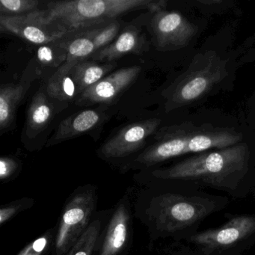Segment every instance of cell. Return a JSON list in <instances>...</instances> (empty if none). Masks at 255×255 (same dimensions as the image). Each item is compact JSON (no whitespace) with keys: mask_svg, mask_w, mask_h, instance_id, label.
Instances as JSON below:
<instances>
[{"mask_svg":"<svg viewBox=\"0 0 255 255\" xmlns=\"http://www.w3.org/2000/svg\"><path fill=\"white\" fill-rule=\"evenodd\" d=\"M155 139L154 144L138 155L136 163L150 166L186 153L226 148L241 143L243 135L232 128L185 123L162 128L156 132Z\"/></svg>","mask_w":255,"mask_h":255,"instance_id":"obj_1","label":"cell"},{"mask_svg":"<svg viewBox=\"0 0 255 255\" xmlns=\"http://www.w3.org/2000/svg\"><path fill=\"white\" fill-rule=\"evenodd\" d=\"M166 5L165 0H76L50 2L45 9L52 20L72 33L110 23L135 10L157 12Z\"/></svg>","mask_w":255,"mask_h":255,"instance_id":"obj_2","label":"cell"},{"mask_svg":"<svg viewBox=\"0 0 255 255\" xmlns=\"http://www.w3.org/2000/svg\"><path fill=\"white\" fill-rule=\"evenodd\" d=\"M250 150L246 143L204 152L165 169L156 170L158 178L199 180L217 186H229L248 168Z\"/></svg>","mask_w":255,"mask_h":255,"instance_id":"obj_3","label":"cell"},{"mask_svg":"<svg viewBox=\"0 0 255 255\" xmlns=\"http://www.w3.org/2000/svg\"><path fill=\"white\" fill-rule=\"evenodd\" d=\"M227 74L226 62L216 52L197 55L187 71L166 89L165 111L168 113L201 99Z\"/></svg>","mask_w":255,"mask_h":255,"instance_id":"obj_4","label":"cell"},{"mask_svg":"<svg viewBox=\"0 0 255 255\" xmlns=\"http://www.w3.org/2000/svg\"><path fill=\"white\" fill-rule=\"evenodd\" d=\"M0 30L37 45L62 39L66 29L52 20L47 10H36L20 16H0Z\"/></svg>","mask_w":255,"mask_h":255,"instance_id":"obj_5","label":"cell"},{"mask_svg":"<svg viewBox=\"0 0 255 255\" xmlns=\"http://www.w3.org/2000/svg\"><path fill=\"white\" fill-rule=\"evenodd\" d=\"M150 28L155 45L161 51L186 47L198 31V26L180 13L165 10L153 13Z\"/></svg>","mask_w":255,"mask_h":255,"instance_id":"obj_6","label":"cell"},{"mask_svg":"<svg viewBox=\"0 0 255 255\" xmlns=\"http://www.w3.org/2000/svg\"><path fill=\"white\" fill-rule=\"evenodd\" d=\"M94 204L95 201L92 194L85 192L76 195L67 204L56 236L58 255H63L71 249L84 232L93 210Z\"/></svg>","mask_w":255,"mask_h":255,"instance_id":"obj_7","label":"cell"},{"mask_svg":"<svg viewBox=\"0 0 255 255\" xmlns=\"http://www.w3.org/2000/svg\"><path fill=\"white\" fill-rule=\"evenodd\" d=\"M140 73L141 68L137 65L117 70L86 89L77 98L76 104L80 107L114 104L135 81Z\"/></svg>","mask_w":255,"mask_h":255,"instance_id":"obj_8","label":"cell"},{"mask_svg":"<svg viewBox=\"0 0 255 255\" xmlns=\"http://www.w3.org/2000/svg\"><path fill=\"white\" fill-rule=\"evenodd\" d=\"M161 119H150L127 125L99 149L103 157H125L144 147L147 138L157 132Z\"/></svg>","mask_w":255,"mask_h":255,"instance_id":"obj_9","label":"cell"},{"mask_svg":"<svg viewBox=\"0 0 255 255\" xmlns=\"http://www.w3.org/2000/svg\"><path fill=\"white\" fill-rule=\"evenodd\" d=\"M158 213V223L168 231L187 228L207 216L210 208L194 198L181 196L164 197Z\"/></svg>","mask_w":255,"mask_h":255,"instance_id":"obj_10","label":"cell"},{"mask_svg":"<svg viewBox=\"0 0 255 255\" xmlns=\"http://www.w3.org/2000/svg\"><path fill=\"white\" fill-rule=\"evenodd\" d=\"M255 231V218H234L217 229L209 230L192 236L191 241L209 250L225 249L238 243Z\"/></svg>","mask_w":255,"mask_h":255,"instance_id":"obj_11","label":"cell"},{"mask_svg":"<svg viewBox=\"0 0 255 255\" xmlns=\"http://www.w3.org/2000/svg\"><path fill=\"white\" fill-rule=\"evenodd\" d=\"M149 43L145 35L136 26H127L110 45L99 50L89 60L110 63L129 54L141 55L148 50Z\"/></svg>","mask_w":255,"mask_h":255,"instance_id":"obj_12","label":"cell"},{"mask_svg":"<svg viewBox=\"0 0 255 255\" xmlns=\"http://www.w3.org/2000/svg\"><path fill=\"white\" fill-rule=\"evenodd\" d=\"M106 117L107 114L101 107L93 110L89 109L71 115L61 122L54 135L49 140L48 145L89 133L102 125Z\"/></svg>","mask_w":255,"mask_h":255,"instance_id":"obj_13","label":"cell"},{"mask_svg":"<svg viewBox=\"0 0 255 255\" xmlns=\"http://www.w3.org/2000/svg\"><path fill=\"white\" fill-rule=\"evenodd\" d=\"M44 89H40L31 101L26 113L25 135L35 138L44 132L56 115V108Z\"/></svg>","mask_w":255,"mask_h":255,"instance_id":"obj_14","label":"cell"},{"mask_svg":"<svg viewBox=\"0 0 255 255\" xmlns=\"http://www.w3.org/2000/svg\"><path fill=\"white\" fill-rule=\"evenodd\" d=\"M31 85V81L2 85L0 88V132L11 129L15 122L17 109Z\"/></svg>","mask_w":255,"mask_h":255,"instance_id":"obj_15","label":"cell"},{"mask_svg":"<svg viewBox=\"0 0 255 255\" xmlns=\"http://www.w3.org/2000/svg\"><path fill=\"white\" fill-rule=\"evenodd\" d=\"M76 65L65 62L52 74L46 91L49 96L59 102L74 101L80 96L78 86L73 77L72 69Z\"/></svg>","mask_w":255,"mask_h":255,"instance_id":"obj_16","label":"cell"},{"mask_svg":"<svg viewBox=\"0 0 255 255\" xmlns=\"http://www.w3.org/2000/svg\"><path fill=\"white\" fill-rule=\"evenodd\" d=\"M128 219L126 209L120 206L112 218L100 255H116L122 250L128 238Z\"/></svg>","mask_w":255,"mask_h":255,"instance_id":"obj_17","label":"cell"},{"mask_svg":"<svg viewBox=\"0 0 255 255\" xmlns=\"http://www.w3.org/2000/svg\"><path fill=\"white\" fill-rule=\"evenodd\" d=\"M116 66V62L99 64L92 60L83 61L77 63L73 68L72 74L80 95L107 77V74L113 71Z\"/></svg>","mask_w":255,"mask_h":255,"instance_id":"obj_18","label":"cell"},{"mask_svg":"<svg viewBox=\"0 0 255 255\" xmlns=\"http://www.w3.org/2000/svg\"><path fill=\"white\" fill-rule=\"evenodd\" d=\"M96 53L95 44L87 29L68 33V57L66 62L77 65L89 60Z\"/></svg>","mask_w":255,"mask_h":255,"instance_id":"obj_19","label":"cell"},{"mask_svg":"<svg viewBox=\"0 0 255 255\" xmlns=\"http://www.w3.org/2000/svg\"><path fill=\"white\" fill-rule=\"evenodd\" d=\"M68 34L62 39L40 46L37 50V62L42 68H58L68 57Z\"/></svg>","mask_w":255,"mask_h":255,"instance_id":"obj_20","label":"cell"},{"mask_svg":"<svg viewBox=\"0 0 255 255\" xmlns=\"http://www.w3.org/2000/svg\"><path fill=\"white\" fill-rule=\"evenodd\" d=\"M122 22L116 20L106 24L88 29V32L95 44L96 53L111 44L122 32Z\"/></svg>","mask_w":255,"mask_h":255,"instance_id":"obj_21","label":"cell"},{"mask_svg":"<svg viewBox=\"0 0 255 255\" xmlns=\"http://www.w3.org/2000/svg\"><path fill=\"white\" fill-rule=\"evenodd\" d=\"M101 223L94 221L70 249L66 255H92L99 235Z\"/></svg>","mask_w":255,"mask_h":255,"instance_id":"obj_22","label":"cell"},{"mask_svg":"<svg viewBox=\"0 0 255 255\" xmlns=\"http://www.w3.org/2000/svg\"><path fill=\"white\" fill-rule=\"evenodd\" d=\"M38 0H1L0 16H20L38 10Z\"/></svg>","mask_w":255,"mask_h":255,"instance_id":"obj_23","label":"cell"},{"mask_svg":"<svg viewBox=\"0 0 255 255\" xmlns=\"http://www.w3.org/2000/svg\"><path fill=\"white\" fill-rule=\"evenodd\" d=\"M48 244L47 237H40L28 245L17 255H41Z\"/></svg>","mask_w":255,"mask_h":255,"instance_id":"obj_24","label":"cell"},{"mask_svg":"<svg viewBox=\"0 0 255 255\" xmlns=\"http://www.w3.org/2000/svg\"><path fill=\"white\" fill-rule=\"evenodd\" d=\"M17 168V163L14 159L9 157L0 159V177L2 180L10 177Z\"/></svg>","mask_w":255,"mask_h":255,"instance_id":"obj_25","label":"cell"},{"mask_svg":"<svg viewBox=\"0 0 255 255\" xmlns=\"http://www.w3.org/2000/svg\"><path fill=\"white\" fill-rule=\"evenodd\" d=\"M17 210V207H5V208L1 209L0 210V224L2 225L4 222L11 219L15 214Z\"/></svg>","mask_w":255,"mask_h":255,"instance_id":"obj_26","label":"cell"}]
</instances>
